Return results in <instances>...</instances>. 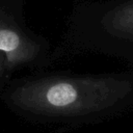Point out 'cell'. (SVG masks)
Returning <instances> with one entry per match:
<instances>
[{
	"instance_id": "obj_3",
	"label": "cell",
	"mask_w": 133,
	"mask_h": 133,
	"mask_svg": "<svg viewBox=\"0 0 133 133\" xmlns=\"http://www.w3.org/2000/svg\"><path fill=\"white\" fill-rule=\"evenodd\" d=\"M101 25L110 35L133 42V0L107 11Z\"/></svg>"
},
{
	"instance_id": "obj_2",
	"label": "cell",
	"mask_w": 133,
	"mask_h": 133,
	"mask_svg": "<svg viewBox=\"0 0 133 133\" xmlns=\"http://www.w3.org/2000/svg\"><path fill=\"white\" fill-rule=\"evenodd\" d=\"M49 63L47 43L0 9V94L17 73L42 71Z\"/></svg>"
},
{
	"instance_id": "obj_1",
	"label": "cell",
	"mask_w": 133,
	"mask_h": 133,
	"mask_svg": "<svg viewBox=\"0 0 133 133\" xmlns=\"http://www.w3.org/2000/svg\"><path fill=\"white\" fill-rule=\"evenodd\" d=\"M0 101L32 124L64 129L96 125L133 108V73L31 72L12 77Z\"/></svg>"
}]
</instances>
